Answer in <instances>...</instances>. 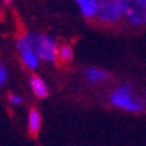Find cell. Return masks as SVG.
Masks as SVG:
<instances>
[{"label":"cell","mask_w":146,"mask_h":146,"mask_svg":"<svg viewBox=\"0 0 146 146\" xmlns=\"http://www.w3.org/2000/svg\"><path fill=\"white\" fill-rule=\"evenodd\" d=\"M58 59L62 62L68 63L74 59V50L70 44H62L58 47Z\"/></svg>","instance_id":"10"},{"label":"cell","mask_w":146,"mask_h":146,"mask_svg":"<svg viewBox=\"0 0 146 146\" xmlns=\"http://www.w3.org/2000/svg\"><path fill=\"white\" fill-rule=\"evenodd\" d=\"M5 3H11V1H12V0H4Z\"/></svg>","instance_id":"13"},{"label":"cell","mask_w":146,"mask_h":146,"mask_svg":"<svg viewBox=\"0 0 146 146\" xmlns=\"http://www.w3.org/2000/svg\"><path fill=\"white\" fill-rule=\"evenodd\" d=\"M27 127H28V133L34 137L39 134L40 129H42V115H40L39 110L30 109L28 117H27Z\"/></svg>","instance_id":"9"},{"label":"cell","mask_w":146,"mask_h":146,"mask_svg":"<svg viewBox=\"0 0 146 146\" xmlns=\"http://www.w3.org/2000/svg\"><path fill=\"white\" fill-rule=\"evenodd\" d=\"M83 78L91 83H103L110 79V74L99 67H86L83 70Z\"/></svg>","instance_id":"6"},{"label":"cell","mask_w":146,"mask_h":146,"mask_svg":"<svg viewBox=\"0 0 146 146\" xmlns=\"http://www.w3.org/2000/svg\"><path fill=\"white\" fill-rule=\"evenodd\" d=\"M30 87H31V91L34 93L36 98L39 99H44V98L48 97L50 90L47 87L46 82L40 76L38 75H31L30 76Z\"/></svg>","instance_id":"8"},{"label":"cell","mask_w":146,"mask_h":146,"mask_svg":"<svg viewBox=\"0 0 146 146\" xmlns=\"http://www.w3.org/2000/svg\"><path fill=\"white\" fill-rule=\"evenodd\" d=\"M8 76H9L8 68H7V66L4 64V62L0 59V87H3V86L7 83Z\"/></svg>","instance_id":"11"},{"label":"cell","mask_w":146,"mask_h":146,"mask_svg":"<svg viewBox=\"0 0 146 146\" xmlns=\"http://www.w3.org/2000/svg\"><path fill=\"white\" fill-rule=\"evenodd\" d=\"M122 22L131 28L146 27V0H119Z\"/></svg>","instance_id":"3"},{"label":"cell","mask_w":146,"mask_h":146,"mask_svg":"<svg viewBox=\"0 0 146 146\" xmlns=\"http://www.w3.org/2000/svg\"><path fill=\"white\" fill-rule=\"evenodd\" d=\"M82 16L87 20H94L97 18V9H98V0H74Z\"/></svg>","instance_id":"7"},{"label":"cell","mask_w":146,"mask_h":146,"mask_svg":"<svg viewBox=\"0 0 146 146\" xmlns=\"http://www.w3.org/2000/svg\"><path fill=\"white\" fill-rule=\"evenodd\" d=\"M109 103L115 109L133 114H139L146 111L142 98L135 94L130 83H122L111 90L109 94Z\"/></svg>","instance_id":"1"},{"label":"cell","mask_w":146,"mask_h":146,"mask_svg":"<svg viewBox=\"0 0 146 146\" xmlns=\"http://www.w3.org/2000/svg\"><path fill=\"white\" fill-rule=\"evenodd\" d=\"M16 50H18V54H19V56H20L22 63L28 70L35 71L36 68H39L40 59L38 56V54L35 52V50L32 47L27 34L18 38V40H16Z\"/></svg>","instance_id":"5"},{"label":"cell","mask_w":146,"mask_h":146,"mask_svg":"<svg viewBox=\"0 0 146 146\" xmlns=\"http://www.w3.org/2000/svg\"><path fill=\"white\" fill-rule=\"evenodd\" d=\"M8 101L12 106H20V105L24 103V98L22 95H19V94H11L8 97Z\"/></svg>","instance_id":"12"},{"label":"cell","mask_w":146,"mask_h":146,"mask_svg":"<svg viewBox=\"0 0 146 146\" xmlns=\"http://www.w3.org/2000/svg\"><path fill=\"white\" fill-rule=\"evenodd\" d=\"M32 47L38 54L40 62L55 63L58 60V43L52 36L40 32H27Z\"/></svg>","instance_id":"2"},{"label":"cell","mask_w":146,"mask_h":146,"mask_svg":"<svg viewBox=\"0 0 146 146\" xmlns=\"http://www.w3.org/2000/svg\"><path fill=\"white\" fill-rule=\"evenodd\" d=\"M95 20L107 27L118 26L122 22L119 0H98Z\"/></svg>","instance_id":"4"}]
</instances>
